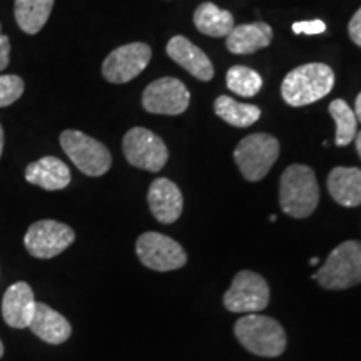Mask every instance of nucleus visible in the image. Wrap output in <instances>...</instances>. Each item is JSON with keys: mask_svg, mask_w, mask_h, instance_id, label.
Segmentation results:
<instances>
[{"mask_svg": "<svg viewBox=\"0 0 361 361\" xmlns=\"http://www.w3.org/2000/svg\"><path fill=\"white\" fill-rule=\"evenodd\" d=\"M318 263H319V259H318V258H313V259L310 261V264H313V266H316Z\"/></svg>", "mask_w": 361, "mask_h": 361, "instance_id": "obj_33", "label": "nucleus"}, {"mask_svg": "<svg viewBox=\"0 0 361 361\" xmlns=\"http://www.w3.org/2000/svg\"><path fill=\"white\" fill-rule=\"evenodd\" d=\"M224 308L231 313H259L269 303V286L255 271H239L223 298Z\"/></svg>", "mask_w": 361, "mask_h": 361, "instance_id": "obj_8", "label": "nucleus"}, {"mask_svg": "<svg viewBox=\"0 0 361 361\" xmlns=\"http://www.w3.org/2000/svg\"><path fill=\"white\" fill-rule=\"evenodd\" d=\"M166 52L176 64L186 69L196 79L207 82V80L214 78V67L211 64L209 57L197 45H194L191 40L183 37V35H176V37L171 39L168 47H166Z\"/></svg>", "mask_w": 361, "mask_h": 361, "instance_id": "obj_15", "label": "nucleus"}, {"mask_svg": "<svg viewBox=\"0 0 361 361\" xmlns=\"http://www.w3.org/2000/svg\"><path fill=\"white\" fill-rule=\"evenodd\" d=\"M137 258L146 268L152 271H174L188 263V255L184 247L166 234L149 231L144 233L135 241Z\"/></svg>", "mask_w": 361, "mask_h": 361, "instance_id": "obj_9", "label": "nucleus"}, {"mask_svg": "<svg viewBox=\"0 0 361 361\" xmlns=\"http://www.w3.org/2000/svg\"><path fill=\"white\" fill-rule=\"evenodd\" d=\"M152 51L147 44L121 45L102 62V75L111 84H126L137 78L151 62Z\"/></svg>", "mask_w": 361, "mask_h": 361, "instance_id": "obj_11", "label": "nucleus"}, {"mask_svg": "<svg viewBox=\"0 0 361 361\" xmlns=\"http://www.w3.org/2000/svg\"><path fill=\"white\" fill-rule=\"evenodd\" d=\"M24 80L19 75H0V107L12 106L24 94Z\"/></svg>", "mask_w": 361, "mask_h": 361, "instance_id": "obj_25", "label": "nucleus"}, {"mask_svg": "<svg viewBox=\"0 0 361 361\" xmlns=\"http://www.w3.org/2000/svg\"><path fill=\"white\" fill-rule=\"evenodd\" d=\"M54 0H16V20L22 32L37 34L47 24Z\"/></svg>", "mask_w": 361, "mask_h": 361, "instance_id": "obj_21", "label": "nucleus"}, {"mask_svg": "<svg viewBox=\"0 0 361 361\" xmlns=\"http://www.w3.org/2000/svg\"><path fill=\"white\" fill-rule=\"evenodd\" d=\"M279 156V141L274 135L256 133L246 135L239 141L236 151H234V161H236L243 178L258 183L269 173Z\"/></svg>", "mask_w": 361, "mask_h": 361, "instance_id": "obj_5", "label": "nucleus"}, {"mask_svg": "<svg viewBox=\"0 0 361 361\" xmlns=\"http://www.w3.org/2000/svg\"><path fill=\"white\" fill-rule=\"evenodd\" d=\"M335 85V72L329 66L313 62L293 69L281 84V96L291 107L310 106L326 97Z\"/></svg>", "mask_w": 361, "mask_h": 361, "instance_id": "obj_2", "label": "nucleus"}, {"mask_svg": "<svg viewBox=\"0 0 361 361\" xmlns=\"http://www.w3.org/2000/svg\"><path fill=\"white\" fill-rule=\"evenodd\" d=\"M2 356H4V343L0 340V358H2Z\"/></svg>", "mask_w": 361, "mask_h": 361, "instance_id": "obj_32", "label": "nucleus"}, {"mask_svg": "<svg viewBox=\"0 0 361 361\" xmlns=\"http://www.w3.org/2000/svg\"><path fill=\"white\" fill-rule=\"evenodd\" d=\"M348 34L350 39L353 40L358 47H361V7L355 12V16L351 17L348 24Z\"/></svg>", "mask_w": 361, "mask_h": 361, "instance_id": "obj_27", "label": "nucleus"}, {"mask_svg": "<svg viewBox=\"0 0 361 361\" xmlns=\"http://www.w3.org/2000/svg\"><path fill=\"white\" fill-rule=\"evenodd\" d=\"M319 201V186L314 171L305 164H293L279 180V206L283 213L305 219L314 213Z\"/></svg>", "mask_w": 361, "mask_h": 361, "instance_id": "obj_1", "label": "nucleus"}, {"mask_svg": "<svg viewBox=\"0 0 361 361\" xmlns=\"http://www.w3.org/2000/svg\"><path fill=\"white\" fill-rule=\"evenodd\" d=\"M234 335L250 353L264 358H276L286 350V333L269 316L245 314L234 324Z\"/></svg>", "mask_w": 361, "mask_h": 361, "instance_id": "obj_3", "label": "nucleus"}, {"mask_svg": "<svg viewBox=\"0 0 361 361\" xmlns=\"http://www.w3.org/2000/svg\"><path fill=\"white\" fill-rule=\"evenodd\" d=\"M226 85L231 92H236L238 96L252 97L259 92L263 79L256 71L250 69L246 66H234L226 74Z\"/></svg>", "mask_w": 361, "mask_h": 361, "instance_id": "obj_24", "label": "nucleus"}, {"mask_svg": "<svg viewBox=\"0 0 361 361\" xmlns=\"http://www.w3.org/2000/svg\"><path fill=\"white\" fill-rule=\"evenodd\" d=\"M11 61V40L6 34H2V25H0V72L8 66Z\"/></svg>", "mask_w": 361, "mask_h": 361, "instance_id": "obj_28", "label": "nucleus"}, {"mask_svg": "<svg viewBox=\"0 0 361 361\" xmlns=\"http://www.w3.org/2000/svg\"><path fill=\"white\" fill-rule=\"evenodd\" d=\"M61 146L75 168L85 176L99 178L111 169L112 156L109 149L80 130H64L61 134Z\"/></svg>", "mask_w": 361, "mask_h": 361, "instance_id": "obj_6", "label": "nucleus"}, {"mask_svg": "<svg viewBox=\"0 0 361 361\" xmlns=\"http://www.w3.org/2000/svg\"><path fill=\"white\" fill-rule=\"evenodd\" d=\"M328 191L338 204L361 206V169L343 166L335 168L328 176Z\"/></svg>", "mask_w": 361, "mask_h": 361, "instance_id": "obj_19", "label": "nucleus"}, {"mask_svg": "<svg viewBox=\"0 0 361 361\" xmlns=\"http://www.w3.org/2000/svg\"><path fill=\"white\" fill-rule=\"evenodd\" d=\"M328 111L333 119H335L336 124V146H348L351 141H355L356 133H358V130H356L358 121H356L355 111L351 109L348 104H346V101H343V99H335V101L329 104Z\"/></svg>", "mask_w": 361, "mask_h": 361, "instance_id": "obj_23", "label": "nucleus"}, {"mask_svg": "<svg viewBox=\"0 0 361 361\" xmlns=\"http://www.w3.org/2000/svg\"><path fill=\"white\" fill-rule=\"evenodd\" d=\"M273 40V29L264 22L234 25L226 37V47L233 54H252L268 47Z\"/></svg>", "mask_w": 361, "mask_h": 361, "instance_id": "obj_18", "label": "nucleus"}, {"mask_svg": "<svg viewBox=\"0 0 361 361\" xmlns=\"http://www.w3.org/2000/svg\"><path fill=\"white\" fill-rule=\"evenodd\" d=\"M355 116H356V121L361 123V92L358 94V97H356V102H355Z\"/></svg>", "mask_w": 361, "mask_h": 361, "instance_id": "obj_29", "label": "nucleus"}, {"mask_svg": "<svg viewBox=\"0 0 361 361\" xmlns=\"http://www.w3.org/2000/svg\"><path fill=\"white\" fill-rule=\"evenodd\" d=\"M30 331L49 345H61L72 335V326L59 311L45 303H35L32 322L29 324Z\"/></svg>", "mask_w": 361, "mask_h": 361, "instance_id": "obj_16", "label": "nucleus"}, {"mask_svg": "<svg viewBox=\"0 0 361 361\" xmlns=\"http://www.w3.org/2000/svg\"><path fill=\"white\" fill-rule=\"evenodd\" d=\"M324 290H348L361 283V241L341 243L313 274Z\"/></svg>", "mask_w": 361, "mask_h": 361, "instance_id": "obj_4", "label": "nucleus"}, {"mask_svg": "<svg viewBox=\"0 0 361 361\" xmlns=\"http://www.w3.org/2000/svg\"><path fill=\"white\" fill-rule=\"evenodd\" d=\"M214 112L224 123L234 128H250L261 117V109L252 104H241L229 96H219L214 102Z\"/></svg>", "mask_w": 361, "mask_h": 361, "instance_id": "obj_22", "label": "nucleus"}, {"mask_svg": "<svg viewBox=\"0 0 361 361\" xmlns=\"http://www.w3.org/2000/svg\"><path fill=\"white\" fill-rule=\"evenodd\" d=\"M149 209L162 224H173L183 214V192L168 178H157L151 183L147 191Z\"/></svg>", "mask_w": 361, "mask_h": 361, "instance_id": "obj_13", "label": "nucleus"}, {"mask_svg": "<svg viewBox=\"0 0 361 361\" xmlns=\"http://www.w3.org/2000/svg\"><path fill=\"white\" fill-rule=\"evenodd\" d=\"M25 179L45 191H61L71 184V171L59 157L45 156L27 166Z\"/></svg>", "mask_w": 361, "mask_h": 361, "instance_id": "obj_17", "label": "nucleus"}, {"mask_svg": "<svg viewBox=\"0 0 361 361\" xmlns=\"http://www.w3.org/2000/svg\"><path fill=\"white\" fill-rule=\"evenodd\" d=\"M355 142H356V151H358V154L361 157V133H356Z\"/></svg>", "mask_w": 361, "mask_h": 361, "instance_id": "obj_30", "label": "nucleus"}, {"mask_svg": "<svg viewBox=\"0 0 361 361\" xmlns=\"http://www.w3.org/2000/svg\"><path fill=\"white\" fill-rule=\"evenodd\" d=\"M2 151H4V129L0 126V157H2Z\"/></svg>", "mask_w": 361, "mask_h": 361, "instance_id": "obj_31", "label": "nucleus"}, {"mask_svg": "<svg viewBox=\"0 0 361 361\" xmlns=\"http://www.w3.org/2000/svg\"><path fill=\"white\" fill-rule=\"evenodd\" d=\"M35 296L30 284L25 281L13 283L7 288L2 300V316L11 328H29L35 311Z\"/></svg>", "mask_w": 361, "mask_h": 361, "instance_id": "obj_14", "label": "nucleus"}, {"mask_svg": "<svg viewBox=\"0 0 361 361\" xmlns=\"http://www.w3.org/2000/svg\"><path fill=\"white\" fill-rule=\"evenodd\" d=\"M74 239L75 233L71 226L54 219H42L27 229L24 245L34 258L51 259L64 252Z\"/></svg>", "mask_w": 361, "mask_h": 361, "instance_id": "obj_10", "label": "nucleus"}, {"mask_svg": "<svg viewBox=\"0 0 361 361\" xmlns=\"http://www.w3.org/2000/svg\"><path fill=\"white\" fill-rule=\"evenodd\" d=\"M326 30V24L323 20H303L293 24V32L305 34V35H316L323 34Z\"/></svg>", "mask_w": 361, "mask_h": 361, "instance_id": "obj_26", "label": "nucleus"}, {"mask_svg": "<svg viewBox=\"0 0 361 361\" xmlns=\"http://www.w3.org/2000/svg\"><path fill=\"white\" fill-rule=\"evenodd\" d=\"M194 25L209 37H228L234 29V17L213 2H204L194 12Z\"/></svg>", "mask_w": 361, "mask_h": 361, "instance_id": "obj_20", "label": "nucleus"}, {"mask_svg": "<svg viewBox=\"0 0 361 361\" xmlns=\"http://www.w3.org/2000/svg\"><path fill=\"white\" fill-rule=\"evenodd\" d=\"M189 101L188 87L174 78L157 79L142 92V107L151 114L179 116L188 109Z\"/></svg>", "mask_w": 361, "mask_h": 361, "instance_id": "obj_12", "label": "nucleus"}, {"mask_svg": "<svg viewBox=\"0 0 361 361\" xmlns=\"http://www.w3.org/2000/svg\"><path fill=\"white\" fill-rule=\"evenodd\" d=\"M123 151L130 166L149 173H159L169 157L164 141L146 128L128 130L123 139Z\"/></svg>", "mask_w": 361, "mask_h": 361, "instance_id": "obj_7", "label": "nucleus"}]
</instances>
